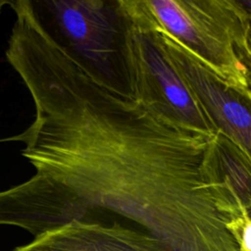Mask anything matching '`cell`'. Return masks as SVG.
I'll return each instance as SVG.
<instances>
[{"label":"cell","mask_w":251,"mask_h":251,"mask_svg":"<svg viewBox=\"0 0 251 251\" xmlns=\"http://www.w3.org/2000/svg\"><path fill=\"white\" fill-rule=\"evenodd\" d=\"M92 211L66 184L39 173L0 191V225L20 226L34 237L73 222H94Z\"/></svg>","instance_id":"obj_6"},{"label":"cell","mask_w":251,"mask_h":251,"mask_svg":"<svg viewBox=\"0 0 251 251\" xmlns=\"http://www.w3.org/2000/svg\"><path fill=\"white\" fill-rule=\"evenodd\" d=\"M227 228L239 251H251V217L249 214L233 219Z\"/></svg>","instance_id":"obj_9"},{"label":"cell","mask_w":251,"mask_h":251,"mask_svg":"<svg viewBox=\"0 0 251 251\" xmlns=\"http://www.w3.org/2000/svg\"><path fill=\"white\" fill-rule=\"evenodd\" d=\"M6 58L32 98L34 119L5 140L22 142L36 173L66 184L92 210L143 228L248 213L226 177L218 133L176 121L91 73L37 19L13 32Z\"/></svg>","instance_id":"obj_1"},{"label":"cell","mask_w":251,"mask_h":251,"mask_svg":"<svg viewBox=\"0 0 251 251\" xmlns=\"http://www.w3.org/2000/svg\"><path fill=\"white\" fill-rule=\"evenodd\" d=\"M8 5V1L7 0H0V13L2 11V9L4 8V6Z\"/></svg>","instance_id":"obj_12"},{"label":"cell","mask_w":251,"mask_h":251,"mask_svg":"<svg viewBox=\"0 0 251 251\" xmlns=\"http://www.w3.org/2000/svg\"><path fill=\"white\" fill-rule=\"evenodd\" d=\"M237 55L244 69V77L248 89L251 91V20L242 41L237 46Z\"/></svg>","instance_id":"obj_10"},{"label":"cell","mask_w":251,"mask_h":251,"mask_svg":"<svg viewBox=\"0 0 251 251\" xmlns=\"http://www.w3.org/2000/svg\"><path fill=\"white\" fill-rule=\"evenodd\" d=\"M164 50L214 129L251 162V91L210 69L166 31L152 26Z\"/></svg>","instance_id":"obj_5"},{"label":"cell","mask_w":251,"mask_h":251,"mask_svg":"<svg viewBox=\"0 0 251 251\" xmlns=\"http://www.w3.org/2000/svg\"><path fill=\"white\" fill-rule=\"evenodd\" d=\"M218 149L226 177L244 210L251 212V162L228 139L218 133Z\"/></svg>","instance_id":"obj_8"},{"label":"cell","mask_w":251,"mask_h":251,"mask_svg":"<svg viewBox=\"0 0 251 251\" xmlns=\"http://www.w3.org/2000/svg\"><path fill=\"white\" fill-rule=\"evenodd\" d=\"M119 76L133 97L184 125L218 133L186 88L163 48L157 31L119 0Z\"/></svg>","instance_id":"obj_2"},{"label":"cell","mask_w":251,"mask_h":251,"mask_svg":"<svg viewBox=\"0 0 251 251\" xmlns=\"http://www.w3.org/2000/svg\"><path fill=\"white\" fill-rule=\"evenodd\" d=\"M14 251H158L146 232L99 222H73L40 234Z\"/></svg>","instance_id":"obj_7"},{"label":"cell","mask_w":251,"mask_h":251,"mask_svg":"<svg viewBox=\"0 0 251 251\" xmlns=\"http://www.w3.org/2000/svg\"><path fill=\"white\" fill-rule=\"evenodd\" d=\"M242 6L244 7L245 11L247 12L249 19L251 20V0H240Z\"/></svg>","instance_id":"obj_11"},{"label":"cell","mask_w":251,"mask_h":251,"mask_svg":"<svg viewBox=\"0 0 251 251\" xmlns=\"http://www.w3.org/2000/svg\"><path fill=\"white\" fill-rule=\"evenodd\" d=\"M142 17L225 79L246 86L237 46L250 19L240 0H137Z\"/></svg>","instance_id":"obj_3"},{"label":"cell","mask_w":251,"mask_h":251,"mask_svg":"<svg viewBox=\"0 0 251 251\" xmlns=\"http://www.w3.org/2000/svg\"><path fill=\"white\" fill-rule=\"evenodd\" d=\"M52 37L96 75L119 76V16L115 1L31 0Z\"/></svg>","instance_id":"obj_4"},{"label":"cell","mask_w":251,"mask_h":251,"mask_svg":"<svg viewBox=\"0 0 251 251\" xmlns=\"http://www.w3.org/2000/svg\"><path fill=\"white\" fill-rule=\"evenodd\" d=\"M249 215H250V217H251V212H250V214H249Z\"/></svg>","instance_id":"obj_13"}]
</instances>
